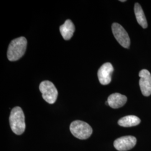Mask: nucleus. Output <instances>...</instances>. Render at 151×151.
Segmentation results:
<instances>
[{"label": "nucleus", "mask_w": 151, "mask_h": 151, "mask_svg": "<svg viewBox=\"0 0 151 151\" xmlns=\"http://www.w3.org/2000/svg\"><path fill=\"white\" fill-rule=\"evenodd\" d=\"M27 47V40L25 37H19L12 40L9 45L7 58L10 61H16L24 55Z\"/></svg>", "instance_id": "f257e3e1"}, {"label": "nucleus", "mask_w": 151, "mask_h": 151, "mask_svg": "<svg viewBox=\"0 0 151 151\" xmlns=\"http://www.w3.org/2000/svg\"><path fill=\"white\" fill-rule=\"evenodd\" d=\"M9 121L11 130L15 134L21 135L24 132L26 127L25 115L20 107L16 106L12 109Z\"/></svg>", "instance_id": "f03ea898"}, {"label": "nucleus", "mask_w": 151, "mask_h": 151, "mask_svg": "<svg viewBox=\"0 0 151 151\" xmlns=\"http://www.w3.org/2000/svg\"><path fill=\"white\" fill-rule=\"evenodd\" d=\"M70 129L72 134L80 139H88L92 134L91 127L81 120L73 122L70 124Z\"/></svg>", "instance_id": "7ed1b4c3"}, {"label": "nucleus", "mask_w": 151, "mask_h": 151, "mask_svg": "<svg viewBox=\"0 0 151 151\" xmlns=\"http://www.w3.org/2000/svg\"><path fill=\"white\" fill-rule=\"evenodd\" d=\"M39 90L42 93V97L46 102L53 104L56 101L58 96V91L52 82H42L39 85Z\"/></svg>", "instance_id": "20e7f679"}, {"label": "nucleus", "mask_w": 151, "mask_h": 151, "mask_svg": "<svg viewBox=\"0 0 151 151\" xmlns=\"http://www.w3.org/2000/svg\"><path fill=\"white\" fill-rule=\"evenodd\" d=\"M111 28L114 36L118 42L125 48H129L130 40L128 34L124 27L119 24L114 23Z\"/></svg>", "instance_id": "39448f33"}, {"label": "nucleus", "mask_w": 151, "mask_h": 151, "mask_svg": "<svg viewBox=\"0 0 151 151\" xmlns=\"http://www.w3.org/2000/svg\"><path fill=\"white\" fill-rule=\"evenodd\" d=\"M137 139L133 136H124L116 139L114 142V147L119 151H127L135 146Z\"/></svg>", "instance_id": "423d86ee"}, {"label": "nucleus", "mask_w": 151, "mask_h": 151, "mask_svg": "<svg viewBox=\"0 0 151 151\" xmlns=\"http://www.w3.org/2000/svg\"><path fill=\"white\" fill-rule=\"evenodd\" d=\"M114 72L113 66L110 63H105L101 66L97 72L100 83L103 85L109 84L111 81V75Z\"/></svg>", "instance_id": "0eeeda50"}, {"label": "nucleus", "mask_w": 151, "mask_h": 151, "mask_svg": "<svg viewBox=\"0 0 151 151\" xmlns=\"http://www.w3.org/2000/svg\"><path fill=\"white\" fill-rule=\"evenodd\" d=\"M139 76L141 92L145 96H149L151 95V73L147 70H140Z\"/></svg>", "instance_id": "6e6552de"}, {"label": "nucleus", "mask_w": 151, "mask_h": 151, "mask_svg": "<svg viewBox=\"0 0 151 151\" xmlns=\"http://www.w3.org/2000/svg\"><path fill=\"white\" fill-rule=\"evenodd\" d=\"M107 101L111 108L118 109L124 106L127 101V97L119 93H114L108 97Z\"/></svg>", "instance_id": "1a4fd4ad"}, {"label": "nucleus", "mask_w": 151, "mask_h": 151, "mask_svg": "<svg viewBox=\"0 0 151 151\" xmlns=\"http://www.w3.org/2000/svg\"><path fill=\"white\" fill-rule=\"evenodd\" d=\"M60 30L63 39L68 40L72 37L75 31V27L72 22L68 19L60 27Z\"/></svg>", "instance_id": "9d476101"}, {"label": "nucleus", "mask_w": 151, "mask_h": 151, "mask_svg": "<svg viewBox=\"0 0 151 151\" xmlns=\"http://www.w3.org/2000/svg\"><path fill=\"white\" fill-rule=\"evenodd\" d=\"M140 123V119L134 115H128L121 118L118 121V124L123 127H132L138 125Z\"/></svg>", "instance_id": "9b49d317"}, {"label": "nucleus", "mask_w": 151, "mask_h": 151, "mask_svg": "<svg viewBox=\"0 0 151 151\" xmlns=\"http://www.w3.org/2000/svg\"><path fill=\"white\" fill-rule=\"evenodd\" d=\"M134 13H135L136 19L138 24L144 29L147 27V22L146 20V16L141 6L136 3L134 5Z\"/></svg>", "instance_id": "f8f14e48"}, {"label": "nucleus", "mask_w": 151, "mask_h": 151, "mask_svg": "<svg viewBox=\"0 0 151 151\" xmlns=\"http://www.w3.org/2000/svg\"><path fill=\"white\" fill-rule=\"evenodd\" d=\"M120 2H125L126 1H125V0H120Z\"/></svg>", "instance_id": "ddd939ff"}]
</instances>
